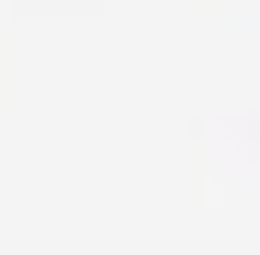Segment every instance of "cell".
I'll list each match as a JSON object with an SVG mask.
<instances>
[{
  "label": "cell",
  "mask_w": 260,
  "mask_h": 255,
  "mask_svg": "<svg viewBox=\"0 0 260 255\" xmlns=\"http://www.w3.org/2000/svg\"><path fill=\"white\" fill-rule=\"evenodd\" d=\"M197 197L203 203H260V116L197 122Z\"/></svg>",
  "instance_id": "obj_1"
}]
</instances>
